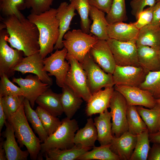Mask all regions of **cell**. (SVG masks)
<instances>
[{"mask_svg":"<svg viewBox=\"0 0 160 160\" xmlns=\"http://www.w3.org/2000/svg\"><path fill=\"white\" fill-rule=\"evenodd\" d=\"M0 30L6 29V39L10 46L22 51L25 56L39 53V33L36 25L25 17L15 15L2 17Z\"/></svg>","mask_w":160,"mask_h":160,"instance_id":"6da1fadb","label":"cell"},{"mask_svg":"<svg viewBox=\"0 0 160 160\" xmlns=\"http://www.w3.org/2000/svg\"><path fill=\"white\" fill-rule=\"evenodd\" d=\"M57 9L51 8L39 14L31 13L27 18L37 27L39 33V54L44 59L54 50L59 36V23Z\"/></svg>","mask_w":160,"mask_h":160,"instance_id":"7a4b0ae2","label":"cell"},{"mask_svg":"<svg viewBox=\"0 0 160 160\" xmlns=\"http://www.w3.org/2000/svg\"><path fill=\"white\" fill-rule=\"evenodd\" d=\"M7 120L13 127L19 146L20 148L25 146L31 159H39L42 142L35 135L28 124L25 113L23 103Z\"/></svg>","mask_w":160,"mask_h":160,"instance_id":"3957f363","label":"cell"},{"mask_svg":"<svg viewBox=\"0 0 160 160\" xmlns=\"http://www.w3.org/2000/svg\"><path fill=\"white\" fill-rule=\"evenodd\" d=\"M61 121L57 129L41 144L39 159H42V155L49 150L70 149L75 145L73 140L75 133L79 129L77 121L67 117L63 119Z\"/></svg>","mask_w":160,"mask_h":160,"instance_id":"277c9868","label":"cell"},{"mask_svg":"<svg viewBox=\"0 0 160 160\" xmlns=\"http://www.w3.org/2000/svg\"><path fill=\"white\" fill-rule=\"evenodd\" d=\"M62 41L67 54L82 63L86 55L98 40L95 35L84 32L81 29L68 31L64 35Z\"/></svg>","mask_w":160,"mask_h":160,"instance_id":"5b68a950","label":"cell"},{"mask_svg":"<svg viewBox=\"0 0 160 160\" xmlns=\"http://www.w3.org/2000/svg\"><path fill=\"white\" fill-rule=\"evenodd\" d=\"M65 58L70 67L66 77L65 84L76 96L87 103L92 94L88 85L85 72L81 63L73 56L67 53Z\"/></svg>","mask_w":160,"mask_h":160,"instance_id":"8992f818","label":"cell"},{"mask_svg":"<svg viewBox=\"0 0 160 160\" xmlns=\"http://www.w3.org/2000/svg\"><path fill=\"white\" fill-rule=\"evenodd\" d=\"M92 95L103 88L114 85L112 74L105 72L93 60L89 52L81 63Z\"/></svg>","mask_w":160,"mask_h":160,"instance_id":"52a82bcc","label":"cell"},{"mask_svg":"<svg viewBox=\"0 0 160 160\" xmlns=\"http://www.w3.org/2000/svg\"><path fill=\"white\" fill-rule=\"evenodd\" d=\"M128 104L124 97L114 90L110 100L109 108L112 121L113 135L119 137L128 131L127 118Z\"/></svg>","mask_w":160,"mask_h":160,"instance_id":"ba28073f","label":"cell"},{"mask_svg":"<svg viewBox=\"0 0 160 160\" xmlns=\"http://www.w3.org/2000/svg\"><path fill=\"white\" fill-rule=\"evenodd\" d=\"M107 41L113 55L116 65L140 66L136 40L121 42L109 39Z\"/></svg>","mask_w":160,"mask_h":160,"instance_id":"9c48e42d","label":"cell"},{"mask_svg":"<svg viewBox=\"0 0 160 160\" xmlns=\"http://www.w3.org/2000/svg\"><path fill=\"white\" fill-rule=\"evenodd\" d=\"M6 29L0 30V76L4 74L9 78L15 74L14 68L23 58V52L9 46L6 39Z\"/></svg>","mask_w":160,"mask_h":160,"instance_id":"30bf717a","label":"cell"},{"mask_svg":"<svg viewBox=\"0 0 160 160\" xmlns=\"http://www.w3.org/2000/svg\"><path fill=\"white\" fill-rule=\"evenodd\" d=\"M67 53L64 47L60 50L57 49L49 56L44 59V70L48 72L49 76H54L57 85L62 88L65 85V81L70 65L65 60Z\"/></svg>","mask_w":160,"mask_h":160,"instance_id":"8fae6325","label":"cell"},{"mask_svg":"<svg viewBox=\"0 0 160 160\" xmlns=\"http://www.w3.org/2000/svg\"><path fill=\"white\" fill-rule=\"evenodd\" d=\"M147 74L140 66L116 65L112 75L114 85L139 87Z\"/></svg>","mask_w":160,"mask_h":160,"instance_id":"7c38bea8","label":"cell"},{"mask_svg":"<svg viewBox=\"0 0 160 160\" xmlns=\"http://www.w3.org/2000/svg\"><path fill=\"white\" fill-rule=\"evenodd\" d=\"M114 85L115 90L122 95L128 105L140 106L152 108L157 104L156 100L147 90L138 87Z\"/></svg>","mask_w":160,"mask_h":160,"instance_id":"4fadbf2b","label":"cell"},{"mask_svg":"<svg viewBox=\"0 0 160 160\" xmlns=\"http://www.w3.org/2000/svg\"><path fill=\"white\" fill-rule=\"evenodd\" d=\"M12 82L17 84L21 88L23 97L28 100L33 108L37 98L51 86L43 82L37 76L32 74L25 78L14 77Z\"/></svg>","mask_w":160,"mask_h":160,"instance_id":"5bb4252c","label":"cell"},{"mask_svg":"<svg viewBox=\"0 0 160 160\" xmlns=\"http://www.w3.org/2000/svg\"><path fill=\"white\" fill-rule=\"evenodd\" d=\"M44 59L39 53H37L24 57L14 69L23 74L27 73L34 74L43 82L51 86L53 84L52 79L44 70Z\"/></svg>","mask_w":160,"mask_h":160,"instance_id":"9a60e30c","label":"cell"},{"mask_svg":"<svg viewBox=\"0 0 160 160\" xmlns=\"http://www.w3.org/2000/svg\"><path fill=\"white\" fill-rule=\"evenodd\" d=\"M89 52L95 62L105 72L113 74L116 64L107 41L98 40Z\"/></svg>","mask_w":160,"mask_h":160,"instance_id":"2e32d148","label":"cell"},{"mask_svg":"<svg viewBox=\"0 0 160 160\" xmlns=\"http://www.w3.org/2000/svg\"><path fill=\"white\" fill-rule=\"evenodd\" d=\"M137 135L127 131L119 137L113 135L110 143L111 150L120 160H130L135 148Z\"/></svg>","mask_w":160,"mask_h":160,"instance_id":"e0dca14e","label":"cell"},{"mask_svg":"<svg viewBox=\"0 0 160 160\" xmlns=\"http://www.w3.org/2000/svg\"><path fill=\"white\" fill-rule=\"evenodd\" d=\"M115 90L113 87L105 88L92 95L87 103L85 112L88 116L100 114L109 108L111 99Z\"/></svg>","mask_w":160,"mask_h":160,"instance_id":"ac0fdd59","label":"cell"},{"mask_svg":"<svg viewBox=\"0 0 160 160\" xmlns=\"http://www.w3.org/2000/svg\"><path fill=\"white\" fill-rule=\"evenodd\" d=\"M6 128L3 133L6 140L3 141V146L7 160H26L29 155L27 150L23 151L16 141L15 132L11 124L7 121L5 124Z\"/></svg>","mask_w":160,"mask_h":160,"instance_id":"d6986e66","label":"cell"},{"mask_svg":"<svg viewBox=\"0 0 160 160\" xmlns=\"http://www.w3.org/2000/svg\"><path fill=\"white\" fill-rule=\"evenodd\" d=\"M56 17L59 23V36L55 45L54 49H61L64 47L62 41L65 34L70 29V26L73 17L76 14L73 5L66 2L61 3L57 9Z\"/></svg>","mask_w":160,"mask_h":160,"instance_id":"ffe728a7","label":"cell"},{"mask_svg":"<svg viewBox=\"0 0 160 160\" xmlns=\"http://www.w3.org/2000/svg\"><path fill=\"white\" fill-rule=\"evenodd\" d=\"M137 47L138 62L147 74L150 71L160 70L159 50L151 47L143 45Z\"/></svg>","mask_w":160,"mask_h":160,"instance_id":"44dd1931","label":"cell"},{"mask_svg":"<svg viewBox=\"0 0 160 160\" xmlns=\"http://www.w3.org/2000/svg\"><path fill=\"white\" fill-rule=\"evenodd\" d=\"M139 30L132 23L118 22L109 24L107 30L109 39L121 42H127L136 40Z\"/></svg>","mask_w":160,"mask_h":160,"instance_id":"7402d4cb","label":"cell"},{"mask_svg":"<svg viewBox=\"0 0 160 160\" xmlns=\"http://www.w3.org/2000/svg\"><path fill=\"white\" fill-rule=\"evenodd\" d=\"M99 114L94 119L97 132V140L100 145H108L111 143L113 136L111 114L108 109Z\"/></svg>","mask_w":160,"mask_h":160,"instance_id":"603a6c76","label":"cell"},{"mask_svg":"<svg viewBox=\"0 0 160 160\" xmlns=\"http://www.w3.org/2000/svg\"><path fill=\"white\" fill-rule=\"evenodd\" d=\"M104 12L91 5L89 16L92 21L90 33L97 37L99 40H107L109 38L108 32V23Z\"/></svg>","mask_w":160,"mask_h":160,"instance_id":"cb8c5ba5","label":"cell"},{"mask_svg":"<svg viewBox=\"0 0 160 160\" xmlns=\"http://www.w3.org/2000/svg\"><path fill=\"white\" fill-rule=\"evenodd\" d=\"M137 47L146 46L160 49V26L148 24L140 29L136 39Z\"/></svg>","mask_w":160,"mask_h":160,"instance_id":"d4e9b609","label":"cell"},{"mask_svg":"<svg viewBox=\"0 0 160 160\" xmlns=\"http://www.w3.org/2000/svg\"><path fill=\"white\" fill-rule=\"evenodd\" d=\"M60 96L61 93H55L49 88L37 98L36 103L57 117L64 113L60 101Z\"/></svg>","mask_w":160,"mask_h":160,"instance_id":"484cf974","label":"cell"},{"mask_svg":"<svg viewBox=\"0 0 160 160\" xmlns=\"http://www.w3.org/2000/svg\"><path fill=\"white\" fill-rule=\"evenodd\" d=\"M97 139V132L94 120L90 118L87 119L84 127L75 134L73 142L75 145L83 148H92L95 146Z\"/></svg>","mask_w":160,"mask_h":160,"instance_id":"4316f807","label":"cell"},{"mask_svg":"<svg viewBox=\"0 0 160 160\" xmlns=\"http://www.w3.org/2000/svg\"><path fill=\"white\" fill-rule=\"evenodd\" d=\"M62 88L60 101L63 112L67 117L71 119L80 108L83 100L76 96L65 84Z\"/></svg>","mask_w":160,"mask_h":160,"instance_id":"83f0119b","label":"cell"},{"mask_svg":"<svg viewBox=\"0 0 160 160\" xmlns=\"http://www.w3.org/2000/svg\"><path fill=\"white\" fill-rule=\"evenodd\" d=\"M92 148L75 145L70 149L49 150L43 155L46 160H76Z\"/></svg>","mask_w":160,"mask_h":160,"instance_id":"f1b7e54d","label":"cell"},{"mask_svg":"<svg viewBox=\"0 0 160 160\" xmlns=\"http://www.w3.org/2000/svg\"><path fill=\"white\" fill-rule=\"evenodd\" d=\"M137 111L146 124L149 133L158 131L160 117V105L157 104L152 108L136 106Z\"/></svg>","mask_w":160,"mask_h":160,"instance_id":"f546056e","label":"cell"},{"mask_svg":"<svg viewBox=\"0 0 160 160\" xmlns=\"http://www.w3.org/2000/svg\"><path fill=\"white\" fill-rule=\"evenodd\" d=\"M25 113L28 121L42 143L45 142L49 135L35 110L33 109L28 100L25 98L23 101Z\"/></svg>","mask_w":160,"mask_h":160,"instance_id":"4dcf8cb0","label":"cell"},{"mask_svg":"<svg viewBox=\"0 0 160 160\" xmlns=\"http://www.w3.org/2000/svg\"><path fill=\"white\" fill-rule=\"evenodd\" d=\"M111 144L95 146L80 156L77 160H120L119 157L110 148Z\"/></svg>","mask_w":160,"mask_h":160,"instance_id":"1f68e13d","label":"cell"},{"mask_svg":"<svg viewBox=\"0 0 160 160\" xmlns=\"http://www.w3.org/2000/svg\"><path fill=\"white\" fill-rule=\"evenodd\" d=\"M127 118L128 131L132 134L137 135L148 129L137 111L136 106L128 105Z\"/></svg>","mask_w":160,"mask_h":160,"instance_id":"d6a6232c","label":"cell"},{"mask_svg":"<svg viewBox=\"0 0 160 160\" xmlns=\"http://www.w3.org/2000/svg\"><path fill=\"white\" fill-rule=\"evenodd\" d=\"M148 129L137 135L136 145L130 160H147L151 148Z\"/></svg>","mask_w":160,"mask_h":160,"instance_id":"836d02e7","label":"cell"},{"mask_svg":"<svg viewBox=\"0 0 160 160\" xmlns=\"http://www.w3.org/2000/svg\"><path fill=\"white\" fill-rule=\"evenodd\" d=\"M81 19V28L84 32L90 33L91 21L89 18L91 5L88 0H70Z\"/></svg>","mask_w":160,"mask_h":160,"instance_id":"e575fe53","label":"cell"},{"mask_svg":"<svg viewBox=\"0 0 160 160\" xmlns=\"http://www.w3.org/2000/svg\"><path fill=\"white\" fill-rule=\"evenodd\" d=\"M139 87L148 91L156 100L160 99V70L149 72Z\"/></svg>","mask_w":160,"mask_h":160,"instance_id":"d590c367","label":"cell"},{"mask_svg":"<svg viewBox=\"0 0 160 160\" xmlns=\"http://www.w3.org/2000/svg\"><path fill=\"white\" fill-rule=\"evenodd\" d=\"M49 136L54 133L62 124L61 121L50 113L38 106L36 110Z\"/></svg>","mask_w":160,"mask_h":160,"instance_id":"8d00e7d4","label":"cell"},{"mask_svg":"<svg viewBox=\"0 0 160 160\" xmlns=\"http://www.w3.org/2000/svg\"><path fill=\"white\" fill-rule=\"evenodd\" d=\"M24 0H0V11L3 17L15 15L19 18L24 17L20 10L26 8Z\"/></svg>","mask_w":160,"mask_h":160,"instance_id":"74e56055","label":"cell"},{"mask_svg":"<svg viewBox=\"0 0 160 160\" xmlns=\"http://www.w3.org/2000/svg\"><path fill=\"white\" fill-rule=\"evenodd\" d=\"M105 17L109 24L126 21L127 18L125 0H113L110 9Z\"/></svg>","mask_w":160,"mask_h":160,"instance_id":"f35d334b","label":"cell"},{"mask_svg":"<svg viewBox=\"0 0 160 160\" xmlns=\"http://www.w3.org/2000/svg\"><path fill=\"white\" fill-rule=\"evenodd\" d=\"M1 98L3 109L6 119L15 113L23 103L25 97L23 96L7 95Z\"/></svg>","mask_w":160,"mask_h":160,"instance_id":"ab89813d","label":"cell"},{"mask_svg":"<svg viewBox=\"0 0 160 160\" xmlns=\"http://www.w3.org/2000/svg\"><path fill=\"white\" fill-rule=\"evenodd\" d=\"M0 77V95L2 97L7 95L23 96V93L21 88L13 84L7 76L3 74Z\"/></svg>","mask_w":160,"mask_h":160,"instance_id":"60d3db41","label":"cell"},{"mask_svg":"<svg viewBox=\"0 0 160 160\" xmlns=\"http://www.w3.org/2000/svg\"><path fill=\"white\" fill-rule=\"evenodd\" d=\"M26 8L31 13L39 14L49 10L53 0H24Z\"/></svg>","mask_w":160,"mask_h":160,"instance_id":"b9f144b4","label":"cell"},{"mask_svg":"<svg viewBox=\"0 0 160 160\" xmlns=\"http://www.w3.org/2000/svg\"><path fill=\"white\" fill-rule=\"evenodd\" d=\"M156 0H132L130 2L131 13L137 19L139 14L146 6H153L156 3Z\"/></svg>","mask_w":160,"mask_h":160,"instance_id":"7bdbcfd3","label":"cell"},{"mask_svg":"<svg viewBox=\"0 0 160 160\" xmlns=\"http://www.w3.org/2000/svg\"><path fill=\"white\" fill-rule=\"evenodd\" d=\"M153 6L149 7L144 9L139 15L137 21L134 23H132L139 30L151 23L153 18Z\"/></svg>","mask_w":160,"mask_h":160,"instance_id":"ee69618b","label":"cell"},{"mask_svg":"<svg viewBox=\"0 0 160 160\" xmlns=\"http://www.w3.org/2000/svg\"><path fill=\"white\" fill-rule=\"evenodd\" d=\"M113 0H88V1L91 5L107 14L110 9Z\"/></svg>","mask_w":160,"mask_h":160,"instance_id":"f6af8a7d","label":"cell"},{"mask_svg":"<svg viewBox=\"0 0 160 160\" xmlns=\"http://www.w3.org/2000/svg\"><path fill=\"white\" fill-rule=\"evenodd\" d=\"M153 143L149 151L147 160H160V143Z\"/></svg>","mask_w":160,"mask_h":160,"instance_id":"bcb514c9","label":"cell"},{"mask_svg":"<svg viewBox=\"0 0 160 160\" xmlns=\"http://www.w3.org/2000/svg\"><path fill=\"white\" fill-rule=\"evenodd\" d=\"M151 24L160 26V0L156 2L153 6Z\"/></svg>","mask_w":160,"mask_h":160,"instance_id":"7dc6e473","label":"cell"},{"mask_svg":"<svg viewBox=\"0 0 160 160\" xmlns=\"http://www.w3.org/2000/svg\"><path fill=\"white\" fill-rule=\"evenodd\" d=\"M6 115L4 111L1 98L0 97V132L6 122Z\"/></svg>","mask_w":160,"mask_h":160,"instance_id":"c3c4849f","label":"cell"},{"mask_svg":"<svg viewBox=\"0 0 160 160\" xmlns=\"http://www.w3.org/2000/svg\"><path fill=\"white\" fill-rule=\"evenodd\" d=\"M149 137L151 143H160V131L149 133Z\"/></svg>","mask_w":160,"mask_h":160,"instance_id":"681fc988","label":"cell"},{"mask_svg":"<svg viewBox=\"0 0 160 160\" xmlns=\"http://www.w3.org/2000/svg\"><path fill=\"white\" fill-rule=\"evenodd\" d=\"M1 140L0 143V160H7L5 151L3 146V141L2 140Z\"/></svg>","mask_w":160,"mask_h":160,"instance_id":"f907efd6","label":"cell"},{"mask_svg":"<svg viewBox=\"0 0 160 160\" xmlns=\"http://www.w3.org/2000/svg\"><path fill=\"white\" fill-rule=\"evenodd\" d=\"M156 102L157 104L160 105V99L156 100Z\"/></svg>","mask_w":160,"mask_h":160,"instance_id":"816d5d0a","label":"cell"},{"mask_svg":"<svg viewBox=\"0 0 160 160\" xmlns=\"http://www.w3.org/2000/svg\"><path fill=\"white\" fill-rule=\"evenodd\" d=\"M158 131H160V117L159 122V124L158 127Z\"/></svg>","mask_w":160,"mask_h":160,"instance_id":"f5cc1de1","label":"cell"},{"mask_svg":"<svg viewBox=\"0 0 160 160\" xmlns=\"http://www.w3.org/2000/svg\"><path fill=\"white\" fill-rule=\"evenodd\" d=\"M159 55H160V49L159 50Z\"/></svg>","mask_w":160,"mask_h":160,"instance_id":"db71d44e","label":"cell"},{"mask_svg":"<svg viewBox=\"0 0 160 160\" xmlns=\"http://www.w3.org/2000/svg\"><path fill=\"white\" fill-rule=\"evenodd\" d=\"M159 0H156V1L157 2V1H159Z\"/></svg>","mask_w":160,"mask_h":160,"instance_id":"11a10c76","label":"cell"}]
</instances>
